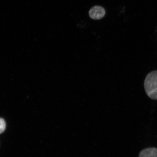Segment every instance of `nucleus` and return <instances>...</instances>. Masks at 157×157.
I'll use <instances>...</instances> for the list:
<instances>
[{
	"label": "nucleus",
	"mask_w": 157,
	"mask_h": 157,
	"mask_svg": "<svg viewBox=\"0 0 157 157\" xmlns=\"http://www.w3.org/2000/svg\"><path fill=\"white\" fill-rule=\"evenodd\" d=\"M145 92L151 99L157 100V71L149 73L144 82Z\"/></svg>",
	"instance_id": "f257e3e1"
},
{
	"label": "nucleus",
	"mask_w": 157,
	"mask_h": 157,
	"mask_svg": "<svg viewBox=\"0 0 157 157\" xmlns=\"http://www.w3.org/2000/svg\"><path fill=\"white\" fill-rule=\"evenodd\" d=\"M105 11L103 7L95 6L90 9L89 15L90 17L95 20H99L105 16Z\"/></svg>",
	"instance_id": "f03ea898"
},
{
	"label": "nucleus",
	"mask_w": 157,
	"mask_h": 157,
	"mask_svg": "<svg viewBox=\"0 0 157 157\" xmlns=\"http://www.w3.org/2000/svg\"><path fill=\"white\" fill-rule=\"evenodd\" d=\"M139 157H157V148H149L141 151Z\"/></svg>",
	"instance_id": "7ed1b4c3"
},
{
	"label": "nucleus",
	"mask_w": 157,
	"mask_h": 157,
	"mask_svg": "<svg viewBox=\"0 0 157 157\" xmlns=\"http://www.w3.org/2000/svg\"><path fill=\"white\" fill-rule=\"evenodd\" d=\"M0 132L1 133H3L5 131L6 129V122L2 118H1L0 120Z\"/></svg>",
	"instance_id": "20e7f679"
}]
</instances>
